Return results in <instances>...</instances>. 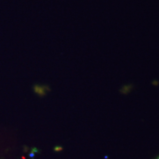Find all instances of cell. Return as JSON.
<instances>
[{"label": "cell", "instance_id": "6da1fadb", "mask_svg": "<svg viewBox=\"0 0 159 159\" xmlns=\"http://www.w3.org/2000/svg\"><path fill=\"white\" fill-rule=\"evenodd\" d=\"M158 159H159V158H158Z\"/></svg>", "mask_w": 159, "mask_h": 159}]
</instances>
